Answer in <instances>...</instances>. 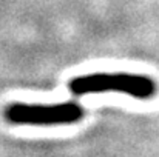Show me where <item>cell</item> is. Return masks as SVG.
Here are the masks:
<instances>
[{
    "mask_svg": "<svg viewBox=\"0 0 159 157\" xmlns=\"http://www.w3.org/2000/svg\"><path fill=\"white\" fill-rule=\"evenodd\" d=\"M70 91L76 96L99 94L107 91L124 93L136 99H148L155 94V82L134 74H88L79 76L70 82Z\"/></svg>",
    "mask_w": 159,
    "mask_h": 157,
    "instance_id": "cell-1",
    "label": "cell"
},
{
    "mask_svg": "<svg viewBox=\"0 0 159 157\" xmlns=\"http://www.w3.org/2000/svg\"><path fill=\"white\" fill-rule=\"evenodd\" d=\"M84 116V109L74 102L40 105L16 102L6 106L5 119L12 125L28 126H53V125H70L79 122Z\"/></svg>",
    "mask_w": 159,
    "mask_h": 157,
    "instance_id": "cell-2",
    "label": "cell"
}]
</instances>
